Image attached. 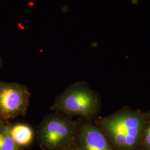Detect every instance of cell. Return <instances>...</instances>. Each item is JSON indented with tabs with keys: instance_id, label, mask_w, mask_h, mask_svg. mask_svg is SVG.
Here are the masks:
<instances>
[{
	"instance_id": "cell-10",
	"label": "cell",
	"mask_w": 150,
	"mask_h": 150,
	"mask_svg": "<svg viewBox=\"0 0 150 150\" xmlns=\"http://www.w3.org/2000/svg\"><path fill=\"white\" fill-rule=\"evenodd\" d=\"M6 122H4L1 118H0V132L2 131L4 129L5 127Z\"/></svg>"
},
{
	"instance_id": "cell-1",
	"label": "cell",
	"mask_w": 150,
	"mask_h": 150,
	"mask_svg": "<svg viewBox=\"0 0 150 150\" xmlns=\"http://www.w3.org/2000/svg\"><path fill=\"white\" fill-rule=\"evenodd\" d=\"M96 125L117 149L133 150L139 143L144 120L137 113L123 112L99 118Z\"/></svg>"
},
{
	"instance_id": "cell-6",
	"label": "cell",
	"mask_w": 150,
	"mask_h": 150,
	"mask_svg": "<svg viewBox=\"0 0 150 150\" xmlns=\"http://www.w3.org/2000/svg\"><path fill=\"white\" fill-rule=\"evenodd\" d=\"M9 131L12 139L20 147L30 145L34 139V131L27 124H9Z\"/></svg>"
},
{
	"instance_id": "cell-8",
	"label": "cell",
	"mask_w": 150,
	"mask_h": 150,
	"mask_svg": "<svg viewBox=\"0 0 150 150\" xmlns=\"http://www.w3.org/2000/svg\"><path fill=\"white\" fill-rule=\"evenodd\" d=\"M144 142L145 144L150 147V126H149L145 131L144 134Z\"/></svg>"
},
{
	"instance_id": "cell-9",
	"label": "cell",
	"mask_w": 150,
	"mask_h": 150,
	"mask_svg": "<svg viewBox=\"0 0 150 150\" xmlns=\"http://www.w3.org/2000/svg\"><path fill=\"white\" fill-rule=\"evenodd\" d=\"M64 150H79L77 147H76V146L75 144V143L74 142L72 145H70V146L67 147V148H66Z\"/></svg>"
},
{
	"instance_id": "cell-13",
	"label": "cell",
	"mask_w": 150,
	"mask_h": 150,
	"mask_svg": "<svg viewBox=\"0 0 150 150\" xmlns=\"http://www.w3.org/2000/svg\"></svg>"
},
{
	"instance_id": "cell-5",
	"label": "cell",
	"mask_w": 150,
	"mask_h": 150,
	"mask_svg": "<svg viewBox=\"0 0 150 150\" xmlns=\"http://www.w3.org/2000/svg\"><path fill=\"white\" fill-rule=\"evenodd\" d=\"M74 143L79 150H113L102 130L87 121L78 122Z\"/></svg>"
},
{
	"instance_id": "cell-2",
	"label": "cell",
	"mask_w": 150,
	"mask_h": 150,
	"mask_svg": "<svg viewBox=\"0 0 150 150\" xmlns=\"http://www.w3.org/2000/svg\"><path fill=\"white\" fill-rule=\"evenodd\" d=\"M100 101L96 93L85 84L75 83L68 86L56 97L50 110L72 117L90 120L98 112Z\"/></svg>"
},
{
	"instance_id": "cell-11",
	"label": "cell",
	"mask_w": 150,
	"mask_h": 150,
	"mask_svg": "<svg viewBox=\"0 0 150 150\" xmlns=\"http://www.w3.org/2000/svg\"><path fill=\"white\" fill-rule=\"evenodd\" d=\"M2 64H3L2 59L1 56H0V71H1V68H2Z\"/></svg>"
},
{
	"instance_id": "cell-12",
	"label": "cell",
	"mask_w": 150,
	"mask_h": 150,
	"mask_svg": "<svg viewBox=\"0 0 150 150\" xmlns=\"http://www.w3.org/2000/svg\"><path fill=\"white\" fill-rule=\"evenodd\" d=\"M145 150H150V147H149L147 149H145Z\"/></svg>"
},
{
	"instance_id": "cell-14",
	"label": "cell",
	"mask_w": 150,
	"mask_h": 150,
	"mask_svg": "<svg viewBox=\"0 0 150 150\" xmlns=\"http://www.w3.org/2000/svg\"></svg>"
},
{
	"instance_id": "cell-4",
	"label": "cell",
	"mask_w": 150,
	"mask_h": 150,
	"mask_svg": "<svg viewBox=\"0 0 150 150\" xmlns=\"http://www.w3.org/2000/svg\"><path fill=\"white\" fill-rule=\"evenodd\" d=\"M31 93L27 87L17 82L0 81V118L4 122L25 116Z\"/></svg>"
},
{
	"instance_id": "cell-3",
	"label": "cell",
	"mask_w": 150,
	"mask_h": 150,
	"mask_svg": "<svg viewBox=\"0 0 150 150\" xmlns=\"http://www.w3.org/2000/svg\"><path fill=\"white\" fill-rule=\"evenodd\" d=\"M77 121L62 113H48L37 127L38 144L42 150H64L74 142Z\"/></svg>"
},
{
	"instance_id": "cell-7",
	"label": "cell",
	"mask_w": 150,
	"mask_h": 150,
	"mask_svg": "<svg viewBox=\"0 0 150 150\" xmlns=\"http://www.w3.org/2000/svg\"><path fill=\"white\" fill-rule=\"evenodd\" d=\"M19 146L12 139L9 131V124L0 132V150H20Z\"/></svg>"
}]
</instances>
